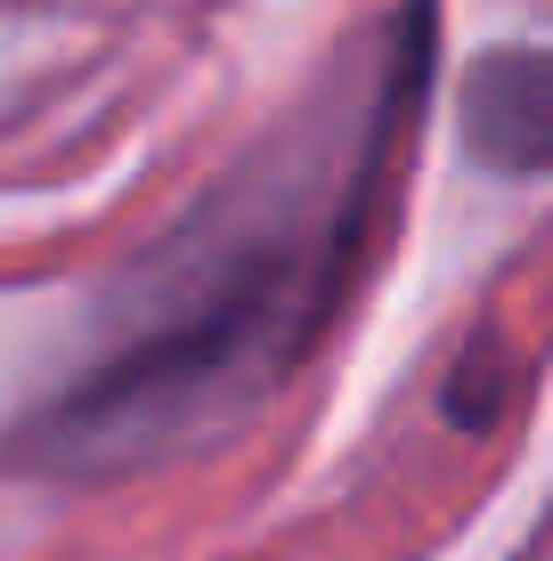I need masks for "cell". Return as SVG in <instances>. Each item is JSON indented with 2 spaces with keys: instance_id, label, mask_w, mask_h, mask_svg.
<instances>
[{
  "instance_id": "1",
  "label": "cell",
  "mask_w": 553,
  "mask_h": 561,
  "mask_svg": "<svg viewBox=\"0 0 553 561\" xmlns=\"http://www.w3.org/2000/svg\"><path fill=\"white\" fill-rule=\"evenodd\" d=\"M431 66L440 0H399L155 244L114 334L9 423L0 463L49 489H123L253 432L383 261Z\"/></svg>"
},
{
  "instance_id": "2",
  "label": "cell",
  "mask_w": 553,
  "mask_h": 561,
  "mask_svg": "<svg viewBox=\"0 0 553 561\" xmlns=\"http://www.w3.org/2000/svg\"><path fill=\"white\" fill-rule=\"evenodd\" d=\"M456 139L481 171L538 180L553 163V57L545 42H505L456 90Z\"/></svg>"
}]
</instances>
